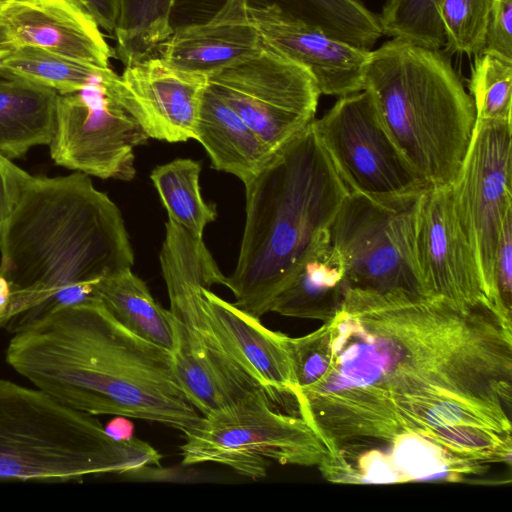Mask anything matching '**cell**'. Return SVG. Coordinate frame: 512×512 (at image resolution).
I'll use <instances>...</instances> for the list:
<instances>
[{
	"label": "cell",
	"instance_id": "17",
	"mask_svg": "<svg viewBox=\"0 0 512 512\" xmlns=\"http://www.w3.org/2000/svg\"><path fill=\"white\" fill-rule=\"evenodd\" d=\"M264 46L249 0H226L209 18L175 27L157 51L170 66L209 78L255 57Z\"/></svg>",
	"mask_w": 512,
	"mask_h": 512
},
{
	"label": "cell",
	"instance_id": "34",
	"mask_svg": "<svg viewBox=\"0 0 512 512\" xmlns=\"http://www.w3.org/2000/svg\"><path fill=\"white\" fill-rule=\"evenodd\" d=\"M31 178L32 175L0 153V233Z\"/></svg>",
	"mask_w": 512,
	"mask_h": 512
},
{
	"label": "cell",
	"instance_id": "10",
	"mask_svg": "<svg viewBox=\"0 0 512 512\" xmlns=\"http://www.w3.org/2000/svg\"><path fill=\"white\" fill-rule=\"evenodd\" d=\"M208 88L273 153L315 119L321 95L306 69L267 45L255 57L210 76Z\"/></svg>",
	"mask_w": 512,
	"mask_h": 512
},
{
	"label": "cell",
	"instance_id": "22",
	"mask_svg": "<svg viewBox=\"0 0 512 512\" xmlns=\"http://www.w3.org/2000/svg\"><path fill=\"white\" fill-rule=\"evenodd\" d=\"M349 288L344 260L327 238L307 255L270 312L324 323L337 314Z\"/></svg>",
	"mask_w": 512,
	"mask_h": 512
},
{
	"label": "cell",
	"instance_id": "18",
	"mask_svg": "<svg viewBox=\"0 0 512 512\" xmlns=\"http://www.w3.org/2000/svg\"><path fill=\"white\" fill-rule=\"evenodd\" d=\"M2 18L12 48L36 46L110 67L112 52L101 28L76 0H9Z\"/></svg>",
	"mask_w": 512,
	"mask_h": 512
},
{
	"label": "cell",
	"instance_id": "8",
	"mask_svg": "<svg viewBox=\"0 0 512 512\" xmlns=\"http://www.w3.org/2000/svg\"><path fill=\"white\" fill-rule=\"evenodd\" d=\"M313 127L349 192L397 203L428 188L388 133L367 90L339 97Z\"/></svg>",
	"mask_w": 512,
	"mask_h": 512
},
{
	"label": "cell",
	"instance_id": "3",
	"mask_svg": "<svg viewBox=\"0 0 512 512\" xmlns=\"http://www.w3.org/2000/svg\"><path fill=\"white\" fill-rule=\"evenodd\" d=\"M133 264L122 214L89 175L32 176L0 233L3 326L14 333L57 306L98 300L97 283Z\"/></svg>",
	"mask_w": 512,
	"mask_h": 512
},
{
	"label": "cell",
	"instance_id": "25",
	"mask_svg": "<svg viewBox=\"0 0 512 512\" xmlns=\"http://www.w3.org/2000/svg\"><path fill=\"white\" fill-rule=\"evenodd\" d=\"M0 70L46 86L59 94L82 90L115 74L36 46L13 47L0 56Z\"/></svg>",
	"mask_w": 512,
	"mask_h": 512
},
{
	"label": "cell",
	"instance_id": "38",
	"mask_svg": "<svg viewBox=\"0 0 512 512\" xmlns=\"http://www.w3.org/2000/svg\"><path fill=\"white\" fill-rule=\"evenodd\" d=\"M9 0H0V56L12 48L10 38L2 18V10Z\"/></svg>",
	"mask_w": 512,
	"mask_h": 512
},
{
	"label": "cell",
	"instance_id": "15",
	"mask_svg": "<svg viewBox=\"0 0 512 512\" xmlns=\"http://www.w3.org/2000/svg\"><path fill=\"white\" fill-rule=\"evenodd\" d=\"M249 12L264 44L306 69L320 94L342 97L364 89L371 50L335 39L273 3L249 0Z\"/></svg>",
	"mask_w": 512,
	"mask_h": 512
},
{
	"label": "cell",
	"instance_id": "30",
	"mask_svg": "<svg viewBox=\"0 0 512 512\" xmlns=\"http://www.w3.org/2000/svg\"><path fill=\"white\" fill-rule=\"evenodd\" d=\"M493 0H443L440 18L448 55H477L484 39Z\"/></svg>",
	"mask_w": 512,
	"mask_h": 512
},
{
	"label": "cell",
	"instance_id": "2",
	"mask_svg": "<svg viewBox=\"0 0 512 512\" xmlns=\"http://www.w3.org/2000/svg\"><path fill=\"white\" fill-rule=\"evenodd\" d=\"M7 363L63 405L192 429L202 414L178 382L172 352L134 334L99 300L57 306L14 332Z\"/></svg>",
	"mask_w": 512,
	"mask_h": 512
},
{
	"label": "cell",
	"instance_id": "26",
	"mask_svg": "<svg viewBox=\"0 0 512 512\" xmlns=\"http://www.w3.org/2000/svg\"><path fill=\"white\" fill-rule=\"evenodd\" d=\"M201 165L189 158H177L154 168L150 178L170 221L203 238L205 227L216 219L217 211L200 192Z\"/></svg>",
	"mask_w": 512,
	"mask_h": 512
},
{
	"label": "cell",
	"instance_id": "21",
	"mask_svg": "<svg viewBox=\"0 0 512 512\" xmlns=\"http://www.w3.org/2000/svg\"><path fill=\"white\" fill-rule=\"evenodd\" d=\"M58 92L0 70V153L23 157L49 145L55 131Z\"/></svg>",
	"mask_w": 512,
	"mask_h": 512
},
{
	"label": "cell",
	"instance_id": "28",
	"mask_svg": "<svg viewBox=\"0 0 512 512\" xmlns=\"http://www.w3.org/2000/svg\"><path fill=\"white\" fill-rule=\"evenodd\" d=\"M468 88L477 121L511 122L512 61L485 52L475 55Z\"/></svg>",
	"mask_w": 512,
	"mask_h": 512
},
{
	"label": "cell",
	"instance_id": "20",
	"mask_svg": "<svg viewBox=\"0 0 512 512\" xmlns=\"http://www.w3.org/2000/svg\"><path fill=\"white\" fill-rule=\"evenodd\" d=\"M194 139L205 148L214 169L236 176L243 184L273 155L246 122L208 87L202 98Z\"/></svg>",
	"mask_w": 512,
	"mask_h": 512
},
{
	"label": "cell",
	"instance_id": "27",
	"mask_svg": "<svg viewBox=\"0 0 512 512\" xmlns=\"http://www.w3.org/2000/svg\"><path fill=\"white\" fill-rule=\"evenodd\" d=\"M176 0H118L114 30L118 58L125 66L153 56L173 32Z\"/></svg>",
	"mask_w": 512,
	"mask_h": 512
},
{
	"label": "cell",
	"instance_id": "37",
	"mask_svg": "<svg viewBox=\"0 0 512 512\" xmlns=\"http://www.w3.org/2000/svg\"><path fill=\"white\" fill-rule=\"evenodd\" d=\"M11 296L8 280L0 274V326H3L4 316Z\"/></svg>",
	"mask_w": 512,
	"mask_h": 512
},
{
	"label": "cell",
	"instance_id": "9",
	"mask_svg": "<svg viewBox=\"0 0 512 512\" xmlns=\"http://www.w3.org/2000/svg\"><path fill=\"white\" fill-rule=\"evenodd\" d=\"M419 196L387 203L348 193L329 231L344 260L350 288L422 294L414 246Z\"/></svg>",
	"mask_w": 512,
	"mask_h": 512
},
{
	"label": "cell",
	"instance_id": "7",
	"mask_svg": "<svg viewBox=\"0 0 512 512\" xmlns=\"http://www.w3.org/2000/svg\"><path fill=\"white\" fill-rule=\"evenodd\" d=\"M271 399L260 388L203 416L183 433L182 464L218 463L252 479L265 477L272 461L318 467L329 454L324 443L303 418L278 411Z\"/></svg>",
	"mask_w": 512,
	"mask_h": 512
},
{
	"label": "cell",
	"instance_id": "1",
	"mask_svg": "<svg viewBox=\"0 0 512 512\" xmlns=\"http://www.w3.org/2000/svg\"><path fill=\"white\" fill-rule=\"evenodd\" d=\"M330 328L332 364L298 413L329 456L354 441L461 429L512 433V324L405 290L349 288Z\"/></svg>",
	"mask_w": 512,
	"mask_h": 512
},
{
	"label": "cell",
	"instance_id": "12",
	"mask_svg": "<svg viewBox=\"0 0 512 512\" xmlns=\"http://www.w3.org/2000/svg\"><path fill=\"white\" fill-rule=\"evenodd\" d=\"M106 81L58 94L50 154L57 165L70 170L129 181L136 172L134 148L149 136L109 93Z\"/></svg>",
	"mask_w": 512,
	"mask_h": 512
},
{
	"label": "cell",
	"instance_id": "13",
	"mask_svg": "<svg viewBox=\"0 0 512 512\" xmlns=\"http://www.w3.org/2000/svg\"><path fill=\"white\" fill-rule=\"evenodd\" d=\"M415 260L421 292L457 306L484 308L503 319L489 300L455 211L451 185L426 188L418 198Z\"/></svg>",
	"mask_w": 512,
	"mask_h": 512
},
{
	"label": "cell",
	"instance_id": "11",
	"mask_svg": "<svg viewBox=\"0 0 512 512\" xmlns=\"http://www.w3.org/2000/svg\"><path fill=\"white\" fill-rule=\"evenodd\" d=\"M512 123L477 121L451 184L454 207L474 253L487 296L500 316L512 322L499 303L493 262L502 224L512 211Z\"/></svg>",
	"mask_w": 512,
	"mask_h": 512
},
{
	"label": "cell",
	"instance_id": "4",
	"mask_svg": "<svg viewBox=\"0 0 512 512\" xmlns=\"http://www.w3.org/2000/svg\"><path fill=\"white\" fill-rule=\"evenodd\" d=\"M246 219L235 270L225 286L235 305L260 318L296 275L349 193L313 121L244 183Z\"/></svg>",
	"mask_w": 512,
	"mask_h": 512
},
{
	"label": "cell",
	"instance_id": "32",
	"mask_svg": "<svg viewBox=\"0 0 512 512\" xmlns=\"http://www.w3.org/2000/svg\"><path fill=\"white\" fill-rule=\"evenodd\" d=\"M493 281L500 305L511 314L512 303V211L502 224L493 262Z\"/></svg>",
	"mask_w": 512,
	"mask_h": 512
},
{
	"label": "cell",
	"instance_id": "6",
	"mask_svg": "<svg viewBox=\"0 0 512 512\" xmlns=\"http://www.w3.org/2000/svg\"><path fill=\"white\" fill-rule=\"evenodd\" d=\"M136 437L116 440L94 416L35 388L0 379V481L65 483L159 465Z\"/></svg>",
	"mask_w": 512,
	"mask_h": 512
},
{
	"label": "cell",
	"instance_id": "23",
	"mask_svg": "<svg viewBox=\"0 0 512 512\" xmlns=\"http://www.w3.org/2000/svg\"><path fill=\"white\" fill-rule=\"evenodd\" d=\"M101 304L128 330L162 348L175 345L174 318L153 298L132 268L101 279L96 285Z\"/></svg>",
	"mask_w": 512,
	"mask_h": 512
},
{
	"label": "cell",
	"instance_id": "31",
	"mask_svg": "<svg viewBox=\"0 0 512 512\" xmlns=\"http://www.w3.org/2000/svg\"><path fill=\"white\" fill-rule=\"evenodd\" d=\"M290 341L299 392L320 382L331 367L329 324L324 322L317 330L301 337H291Z\"/></svg>",
	"mask_w": 512,
	"mask_h": 512
},
{
	"label": "cell",
	"instance_id": "16",
	"mask_svg": "<svg viewBox=\"0 0 512 512\" xmlns=\"http://www.w3.org/2000/svg\"><path fill=\"white\" fill-rule=\"evenodd\" d=\"M204 304L211 329L224 352L267 393L298 392L291 337L273 331L260 318L230 303L210 288L204 289Z\"/></svg>",
	"mask_w": 512,
	"mask_h": 512
},
{
	"label": "cell",
	"instance_id": "33",
	"mask_svg": "<svg viewBox=\"0 0 512 512\" xmlns=\"http://www.w3.org/2000/svg\"><path fill=\"white\" fill-rule=\"evenodd\" d=\"M481 52L512 61V0H493Z\"/></svg>",
	"mask_w": 512,
	"mask_h": 512
},
{
	"label": "cell",
	"instance_id": "35",
	"mask_svg": "<svg viewBox=\"0 0 512 512\" xmlns=\"http://www.w3.org/2000/svg\"><path fill=\"white\" fill-rule=\"evenodd\" d=\"M94 18L101 29L114 33L118 18V0H76Z\"/></svg>",
	"mask_w": 512,
	"mask_h": 512
},
{
	"label": "cell",
	"instance_id": "19",
	"mask_svg": "<svg viewBox=\"0 0 512 512\" xmlns=\"http://www.w3.org/2000/svg\"><path fill=\"white\" fill-rule=\"evenodd\" d=\"M226 0H176L173 29L198 23L214 14ZM313 25L327 35L364 50H372L383 36L379 15L360 0H262Z\"/></svg>",
	"mask_w": 512,
	"mask_h": 512
},
{
	"label": "cell",
	"instance_id": "14",
	"mask_svg": "<svg viewBox=\"0 0 512 512\" xmlns=\"http://www.w3.org/2000/svg\"><path fill=\"white\" fill-rule=\"evenodd\" d=\"M105 85L140 122L149 138L170 143L194 139L208 77L151 56L125 66L122 75L115 73Z\"/></svg>",
	"mask_w": 512,
	"mask_h": 512
},
{
	"label": "cell",
	"instance_id": "5",
	"mask_svg": "<svg viewBox=\"0 0 512 512\" xmlns=\"http://www.w3.org/2000/svg\"><path fill=\"white\" fill-rule=\"evenodd\" d=\"M363 90L428 187L451 185L468 150L476 113L449 55L392 38L370 51Z\"/></svg>",
	"mask_w": 512,
	"mask_h": 512
},
{
	"label": "cell",
	"instance_id": "36",
	"mask_svg": "<svg viewBox=\"0 0 512 512\" xmlns=\"http://www.w3.org/2000/svg\"><path fill=\"white\" fill-rule=\"evenodd\" d=\"M105 429L116 440H130L135 437L133 423L124 416H115Z\"/></svg>",
	"mask_w": 512,
	"mask_h": 512
},
{
	"label": "cell",
	"instance_id": "24",
	"mask_svg": "<svg viewBox=\"0 0 512 512\" xmlns=\"http://www.w3.org/2000/svg\"><path fill=\"white\" fill-rule=\"evenodd\" d=\"M382 442L392 484L462 482L488 469L487 464L461 457L418 433H404Z\"/></svg>",
	"mask_w": 512,
	"mask_h": 512
},
{
	"label": "cell",
	"instance_id": "29",
	"mask_svg": "<svg viewBox=\"0 0 512 512\" xmlns=\"http://www.w3.org/2000/svg\"><path fill=\"white\" fill-rule=\"evenodd\" d=\"M443 0H387L379 15L383 35L429 49H442L440 18Z\"/></svg>",
	"mask_w": 512,
	"mask_h": 512
}]
</instances>
